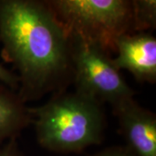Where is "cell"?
I'll list each match as a JSON object with an SVG mask.
<instances>
[{"instance_id": "6da1fadb", "label": "cell", "mask_w": 156, "mask_h": 156, "mask_svg": "<svg viewBox=\"0 0 156 156\" xmlns=\"http://www.w3.org/2000/svg\"><path fill=\"white\" fill-rule=\"evenodd\" d=\"M0 43L17 69L24 103L72 82L70 35L47 1L0 0Z\"/></svg>"}, {"instance_id": "7a4b0ae2", "label": "cell", "mask_w": 156, "mask_h": 156, "mask_svg": "<svg viewBox=\"0 0 156 156\" xmlns=\"http://www.w3.org/2000/svg\"><path fill=\"white\" fill-rule=\"evenodd\" d=\"M39 145L56 153H79L99 145L106 117L102 105L77 92L57 91L41 106L30 108Z\"/></svg>"}, {"instance_id": "3957f363", "label": "cell", "mask_w": 156, "mask_h": 156, "mask_svg": "<svg viewBox=\"0 0 156 156\" xmlns=\"http://www.w3.org/2000/svg\"><path fill=\"white\" fill-rule=\"evenodd\" d=\"M49 5L69 33L79 35L115 52V42L131 33V3L128 0H51Z\"/></svg>"}, {"instance_id": "277c9868", "label": "cell", "mask_w": 156, "mask_h": 156, "mask_svg": "<svg viewBox=\"0 0 156 156\" xmlns=\"http://www.w3.org/2000/svg\"><path fill=\"white\" fill-rule=\"evenodd\" d=\"M69 35L76 92L112 107L134 97V91L114 65L107 50L79 35Z\"/></svg>"}, {"instance_id": "5b68a950", "label": "cell", "mask_w": 156, "mask_h": 156, "mask_svg": "<svg viewBox=\"0 0 156 156\" xmlns=\"http://www.w3.org/2000/svg\"><path fill=\"white\" fill-rule=\"evenodd\" d=\"M126 147L136 156H156V115L134 97L112 107Z\"/></svg>"}, {"instance_id": "8992f818", "label": "cell", "mask_w": 156, "mask_h": 156, "mask_svg": "<svg viewBox=\"0 0 156 156\" xmlns=\"http://www.w3.org/2000/svg\"><path fill=\"white\" fill-rule=\"evenodd\" d=\"M115 52L112 61L118 70H127L140 83H155L156 38L152 34H123L115 42Z\"/></svg>"}, {"instance_id": "52a82bcc", "label": "cell", "mask_w": 156, "mask_h": 156, "mask_svg": "<svg viewBox=\"0 0 156 156\" xmlns=\"http://www.w3.org/2000/svg\"><path fill=\"white\" fill-rule=\"evenodd\" d=\"M31 122L30 108L17 92L0 83V146L17 138Z\"/></svg>"}, {"instance_id": "ba28073f", "label": "cell", "mask_w": 156, "mask_h": 156, "mask_svg": "<svg viewBox=\"0 0 156 156\" xmlns=\"http://www.w3.org/2000/svg\"><path fill=\"white\" fill-rule=\"evenodd\" d=\"M130 3L131 33L146 32L155 28V0H133Z\"/></svg>"}, {"instance_id": "9c48e42d", "label": "cell", "mask_w": 156, "mask_h": 156, "mask_svg": "<svg viewBox=\"0 0 156 156\" xmlns=\"http://www.w3.org/2000/svg\"><path fill=\"white\" fill-rule=\"evenodd\" d=\"M0 83L5 85L12 90L17 92L19 89V79L17 74L12 73L0 62Z\"/></svg>"}, {"instance_id": "30bf717a", "label": "cell", "mask_w": 156, "mask_h": 156, "mask_svg": "<svg viewBox=\"0 0 156 156\" xmlns=\"http://www.w3.org/2000/svg\"><path fill=\"white\" fill-rule=\"evenodd\" d=\"M91 156H136L126 146L109 147Z\"/></svg>"}, {"instance_id": "8fae6325", "label": "cell", "mask_w": 156, "mask_h": 156, "mask_svg": "<svg viewBox=\"0 0 156 156\" xmlns=\"http://www.w3.org/2000/svg\"><path fill=\"white\" fill-rule=\"evenodd\" d=\"M0 156H22L17 138L11 139L0 146Z\"/></svg>"}]
</instances>
